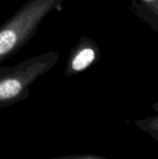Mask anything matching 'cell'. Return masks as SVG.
<instances>
[{"label": "cell", "mask_w": 158, "mask_h": 159, "mask_svg": "<svg viewBox=\"0 0 158 159\" xmlns=\"http://www.w3.org/2000/svg\"><path fill=\"white\" fill-rule=\"evenodd\" d=\"M65 0H29L0 24V66L22 48L35 34L41 22Z\"/></svg>", "instance_id": "1"}, {"label": "cell", "mask_w": 158, "mask_h": 159, "mask_svg": "<svg viewBox=\"0 0 158 159\" xmlns=\"http://www.w3.org/2000/svg\"><path fill=\"white\" fill-rule=\"evenodd\" d=\"M59 51L35 55L13 66L0 67V108L24 101L31 86L59 61Z\"/></svg>", "instance_id": "2"}, {"label": "cell", "mask_w": 158, "mask_h": 159, "mask_svg": "<svg viewBox=\"0 0 158 159\" xmlns=\"http://www.w3.org/2000/svg\"><path fill=\"white\" fill-rule=\"evenodd\" d=\"M100 56L101 52L98 45L88 37H81L67 61L65 68L66 77H71L85 71L100 59Z\"/></svg>", "instance_id": "3"}, {"label": "cell", "mask_w": 158, "mask_h": 159, "mask_svg": "<svg viewBox=\"0 0 158 159\" xmlns=\"http://www.w3.org/2000/svg\"><path fill=\"white\" fill-rule=\"evenodd\" d=\"M132 11L158 32V0H131Z\"/></svg>", "instance_id": "4"}, {"label": "cell", "mask_w": 158, "mask_h": 159, "mask_svg": "<svg viewBox=\"0 0 158 159\" xmlns=\"http://www.w3.org/2000/svg\"><path fill=\"white\" fill-rule=\"evenodd\" d=\"M153 109L156 111L158 114V101L154 103ZM135 125L142 131L149 133L153 139L158 142V115L155 116H150L143 119L136 120Z\"/></svg>", "instance_id": "5"}]
</instances>
